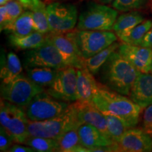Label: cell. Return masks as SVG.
Instances as JSON below:
<instances>
[{"mask_svg": "<svg viewBox=\"0 0 152 152\" xmlns=\"http://www.w3.org/2000/svg\"><path fill=\"white\" fill-rule=\"evenodd\" d=\"M107 122V129L110 137L117 143L128 129L132 128L124 121L111 115H104Z\"/></svg>", "mask_w": 152, "mask_h": 152, "instance_id": "obj_29", "label": "cell"}, {"mask_svg": "<svg viewBox=\"0 0 152 152\" xmlns=\"http://www.w3.org/2000/svg\"><path fill=\"white\" fill-rule=\"evenodd\" d=\"M119 151L149 152L152 151V136L143 129H128L117 142Z\"/></svg>", "mask_w": 152, "mask_h": 152, "instance_id": "obj_15", "label": "cell"}, {"mask_svg": "<svg viewBox=\"0 0 152 152\" xmlns=\"http://www.w3.org/2000/svg\"><path fill=\"white\" fill-rule=\"evenodd\" d=\"M22 65L20 59L14 52H9L7 57L1 53L0 77L1 82L9 81L22 73Z\"/></svg>", "mask_w": 152, "mask_h": 152, "instance_id": "obj_22", "label": "cell"}, {"mask_svg": "<svg viewBox=\"0 0 152 152\" xmlns=\"http://www.w3.org/2000/svg\"><path fill=\"white\" fill-rule=\"evenodd\" d=\"M24 144L33 148V149L35 150V151H58V144L56 139L30 136Z\"/></svg>", "mask_w": 152, "mask_h": 152, "instance_id": "obj_28", "label": "cell"}, {"mask_svg": "<svg viewBox=\"0 0 152 152\" xmlns=\"http://www.w3.org/2000/svg\"><path fill=\"white\" fill-rule=\"evenodd\" d=\"M0 123L11 134L16 143L24 144L30 137L29 119L23 107L3 99L0 103Z\"/></svg>", "mask_w": 152, "mask_h": 152, "instance_id": "obj_5", "label": "cell"}, {"mask_svg": "<svg viewBox=\"0 0 152 152\" xmlns=\"http://www.w3.org/2000/svg\"><path fill=\"white\" fill-rule=\"evenodd\" d=\"M28 10L32 12L35 31L43 34L49 33L50 29L45 1L42 0H34Z\"/></svg>", "mask_w": 152, "mask_h": 152, "instance_id": "obj_24", "label": "cell"}, {"mask_svg": "<svg viewBox=\"0 0 152 152\" xmlns=\"http://www.w3.org/2000/svg\"><path fill=\"white\" fill-rule=\"evenodd\" d=\"M9 43L13 47L21 50H30L37 48L46 42V34L34 31L25 36H16L10 34L8 36Z\"/></svg>", "mask_w": 152, "mask_h": 152, "instance_id": "obj_20", "label": "cell"}, {"mask_svg": "<svg viewBox=\"0 0 152 152\" xmlns=\"http://www.w3.org/2000/svg\"><path fill=\"white\" fill-rule=\"evenodd\" d=\"M66 1V0H51V3L55 2V1Z\"/></svg>", "mask_w": 152, "mask_h": 152, "instance_id": "obj_39", "label": "cell"}, {"mask_svg": "<svg viewBox=\"0 0 152 152\" xmlns=\"http://www.w3.org/2000/svg\"><path fill=\"white\" fill-rule=\"evenodd\" d=\"M9 1H10V0H0V4L4 5Z\"/></svg>", "mask_w": 152, "mask_h": 152, "instance_id": "obj_38", "label": "cell"}, {"mask_svg": "<svg viewBox=\"0 0 152 152\" xmlns=\"http://www.w3.org/2000/svg\"><path fill=\"white\" fill-rule=\"evenodd\" d=\"M84 59L90 58L116 42L118 36L108 30H71L66 33Z\"/></svg>", "mask_w": 152, "mask_h": 152, "instance_id": "obj_4", "label": "cell"}, {"mask_svg": "<svg viewBox=\"0 0 152 152\" xmlns=\"http://www.w3.org/2000/svg\"><path fill=\"white\" fill-rule=\"evenodd\" d=\"M140 72L118 52L111 55L100 71L98 77L106 88L123 95H129Z\"/></svg>", "mask_w": 152, "mask_h": 152, "instance_id": "obj_1", "label": "cell"}, {"mask_svg": "<svg viewBox=\"0 0 152 152\" xmlns=\"http://www.w3.org/2000/svg\"><path fill=\"white\" fill-rule=\"evenodd\" d=\"M4 31L16 36L28 35L35 31L31 11H23L16 20L5 28Z\"/></svg>", "mask_w": 152, "mask_h": 152, "instance_id": "obj_25", "label": "cell"}, {"mask_svg": "<svg viewBox=\"0 0 152 152\" xmlns=\"http://www.w3.org/2000/svg\"><path fill=\"white\" fill-rule=\"evenodd\" d=\"M148 1L149 0H114L112 7L118 11L128 12L143 8Z\"/></svg>", "mask_w": 152, "mask_h": 152, "instance_id": "obj_30", "label": "cell"}, {"mask_svg": "<svg viewBox=\"0 0 152 152\" xmlns=\"http://www.w3.org/2000/svg\"><path fill=\"white\" fill-rule=\"evenodd\" d=\"M80 125L73 104H71L65 111L57 116L45 121H29L28 132L30 136L57 139L63 133Z\"/></svg>", "mask_w": 152, "mask_h": 152, "instance_id": "obj_3", "label": "cell"}, {"mask_svg": "<svg viewBox=\"0 0 152 152\" xmlns=\"http://www.w3.org/2000/svg\"><path fill=\"white\" fill-rule=\"evenodd\" d=\"M78 127H73L56 139L60 152H87L89 150L80 142Z\"/></svg>", "mask_w": 152, "mask_h": 152, "instance_id": "obj_21", "label": "cell"}, {"mask_svg": "<svg viewBox=\"0 0 152 152\" xmlns=\"http://www.w3.org/2000/svg\"><path fill=\"white\" fill-rule=\"evenodd\" d=\"M142 129L152 136V104L146 108L142 118Z\"/></svg>", "mask_w": 152, "mask_h": 152, "instance_id": "obj_33", "label": "cell"}, {"mask_svg": "<svg viewBox=\"0 0 152 152\" xmlns=\"http://www.w3.org/2000/svg\"><path fill=\"white\" fill-rule=\"evenodd\" d=\"M68 106V102L57 99L45 90L32 99L25 111L29 121H40L60 115Z\"/></svg>", "mask_w": 152, "mask_h": 152, "instance_id": "obj_8", "label": "cell"}, {"mask_svg": "<svg viewBox=\"0 0 152 152\" xmlns=\"http://www.w3.org/2000/svg\"><path fill=\"white\" fill-rule=\"evenodd\" d=\"M49 29L52 33L71 31L77 22V11L73 4L55 1L47 7Z\"/></svg>", "mask_w": 152, "mask_h": 152, "instance_id": "obj_9", "label": "cell"}, {"mask_svg": "<svg viewBox=\"0 0 152 152\" xmlns=\"http://www.w3.org/2000/svg\"><path fill=\"white\" fill-rule=\"evenodd\" d=\"M47 39L56 47L67 66L77 69L85 68V59L81 56L74 42L66 33L49 32L46 34Z\"/></svg>", "mask_w": 152, "mask_h": 152, "instance_id": "obj_12", "label": "cell"}, {"mask_svg": "<svg viewBox=\"0 0 152 152\" xmlns=\"http://www.w3.org/2000/svg\"><path fill=\"white\" fill-rule=\"evenodd\" d=\"M144 20V16L142 13L137 11H128V13L121 14L117 18L113 25V30L118 37L121 38Z\"/></svg>", "mask_w": 152, "mask_h": 152, "instance_id": "obj_19", "label": "cell"}, {"mask_svg": "<svg viewBox=\"0 0 152 152\" xmlns=\"http://www.w3.org/2000/svg\"><path fill=\"white\" fill-rule=\"evenodd\" d=\"M4 5L6 6L8 14L9 20L8 26H9L23 14L24 8L18 0H10Z\"/></svg>", "mask_w": 152, "mask_h": 152, "instance_id": "obj_31", "label": "cell"}, {"mask_svg": "<svg viewBox=\"0 0 152 152\" xmlns=\"http://www.w3.org/2000/svg\"><path fill=\"white\" fill-rule=\"evenodd\" d=\"M14 139L9 133L1 125L0 128V151H8L11 147Z\"/></svg>", "mask_w": 152, "mask_h": 152, "instance_id": "obj_32", "label": "cell"}, {"mask_svg": "<svg viewBox=\"0 0 152 152\" xmlns=\"http://www.w3.org/2000/svg\"><path fill=\"white\" fill-rule=\"evenodd\" d=\"M77 68L73 66L61 68L52 84L45 92L58 100L67 102L77 101Z\"/></svg>", "mask_w": 152, "mask_h": 152, "instance_id": "obj_11", "label": "cell"}, {"mask_svg": "<svg viewBox=\"0 0 152 152\" xmlns=\"http://www.w3.org/2000/svg\"><path fill=\"white\" fill-rule=\"evenodd\" d=\"M23 62L25 68L49 67L61 69L67 67L58 49L47 39L42 46L26 51L23 54Z\"/></svg>", "mask_w": 152, "mask_h": 152, "instance_id": "obj_10", "label": "cell"}, {"mask_svg": "<svg viewBox=\"0 0 152 152\" xmlns=\"http://www.w3.org/2000/svg\"><path fill=\"white\" fill-rule=\"evenodd\" d=\"M80 142L87 148L89 151L93 149L102 147H108L115 144L111 139L106 137L101 131L90 124L83 123L78 127Z\"/></svg>", "mask_w": 152, "mask_h": 152, "instance_id": "obj_17", "label": "cell"}, {"mask_svg": "<svg viewBox=\"0 0 152 152\" xmlns=\"http://www.w3.org/2000/svg\"><path fill=\"white\" fill-rule=\"evenodd\" d=\"M117 16L116 9L93 3L80 15L77 28L83 30L111 31Z\"/></svg>", "mask_w": 152, "mask_h": 152, "instance_id": "obj_7", "label": "cell"}, {"mask_svg": "<svg viewBox=\"0 0 152 152\" xmlns=\"http://www.w3.org/2000/svg\"><path fill=\"white\" fill-rule=\"evenodd\" d=\"M29 78L45 90L50 86L56 78L58 69L49 67H32L26 68Z\"/></svg>", "mask_w": 152, "mask_h": 152, "instance_id": "obj_23", "label": "cell"}, {"mask_svg": "<svg viewBox=\"0 0 152 152\" xmlns=\"http://www.w3.org/2000/svg\"><path fill=\"white\" fill-rule=\"evenodd\" d=\"M80 124L87 123L99 129L106 137L111 139L107 129V122L105 115L94 105L92 101H75L73 104Z\"/></svg>", "mask_w": 152, "mask_h": 152, "instance_id": "obj_13", "label": "cell"}, {"mask_svg": "<svg viewBox=\"0 0 152 152\" xmlns=\"http://www.w3.org/2000/svg\"><path fill=\"white\" fill-rule=\"evenodd\" d=\"M9 24V20L6 6L1 5V7H0V29H1V31L4 30Z\"/></svg>", "mask_w": 152, "mask_h": 152, "instance_id": "obj_34", "label": "cell"}, {"mask_svg": "<svg viewBox=\"0 0 152 152\" xmlns=\"http://www.w3.org/2000/svg\"><path fill=\"white\" fill-rule=\"evenodd\" d=\"M43 1H45V3H47V4H50L51 3V0H42Z\"/></svg>", "mask_w": 152, "mask_h": 152, "instance_id": "obj_40", "label": "cell"}, {"mask_svg": "<svg viewBox=\"0 0 152 152\" xmlns=\"http://www.w3.org/2000/svg\"><path fill=\"white\" fill-rule=\"evenodd\" d=\"M77 99L92 101L99 88V84L94 75L86 67L77 69Z\"/></svg>", "mask_w": 152, "mask_h": 152, "instance_id": "obj_18", "label": "cell"}, {"mask_svg": "<svg viewBox=\"0 0 152 152\" xmlns=\"http://www.w3.org/2000/svg\"><path fill=\"white\" fill-rule=\"evenodd\" d=\"M9 152H34L35 149L29 146H22L20 144H14L9 148Z\"/></svg>", "mask_w": 152, "mask_h": 152, "instance_id": "obj_35", "label": "cell"}, {"mask_svg": "<svg viewBox=\"0 0 152 152\" xmlns=\"http://www.w3.org/2000/svg\"><path fill=\"white\" fill-rule=\"evenodd\" d=\"M119 46V44L115 42L111 44L110 46L101 51L98 54L94 55L90 58L85 59V66L93 75H97L104 64L107 61L111 55L118 49Z\"/></svg>", "mask_w": 152, "mask_h": 152, "instance_id": "obj_26", "label": "cell"}, {"mask_svg": "<svg viewBox=\"0 0 152 152\" xmlns=\"http://www.w3.org/2000/svg\"><path fill=\"white\" fill-rule=\"evenodd\" d=\"M92 102L104 115L118 118L130 128H134L139 123L142 109L141 106L125 95L109 90L101 83Z\"/></svg>", "mask_w": 152, "mask_h": 152, "instance_id": "obj_2", "label": "cell"}, {"mask_svg": "<svg viewBox=\"0 0 152 152\" xmlns=\"http://www.w3.org/2000/svg\"><path fill=\"white\" fill-rule=\"evenodd\" d=\"M130 98L142 109L152 104V73H140L131 89Z\"/></svg>", "mask_w": 152, "mask_h": 152, "instance_id": "obj_16", "label": "cell"}, {"mask_svg": "<svg viewBox=\"0 0 152 152\" xmlns=\"http://www.w3.org/2000/svg\"><path fill=\"white\" fill-rule=\"evenodd\" d=\"M140 46L152 49V27L144 37L141 44H140Z\"/></svg>", "mask_w": 152, "mask_h": 152, "instance_id": "obj_36", "label": "cell"}, {"mask_svg": "<svg viewBox=\"0 0 152 152\" xmlns=\"http://www.w3.org/2000/svg\"><path fill=\"white\" fill-rule=\"evenodd\" d=\"M118 52L130 62L133 67L142 73H150L152 64V49L140 45L123 43Z\"/></svg>", "mask_w": 152, "mask_h": 152, "instance_id": "obj_14", "label": "cell"}, {"mask_svg": "<svg viewBox=\"0 0 152 152\" xmlns=\"http://www.w3.org/2000/svg\"><path fill=\"white\" fill-rule=\"evenodd\" d=\"M114 0H99L101 3L104 4H111L113 3Z\"/></svg>", "mask_w": 152, "mask_h": 152, "instance_id": "obj_37", "label": "cell"}, {"mask_svg": "<svg viewBox=\"0 0 152 152\" xmlns=\"http://www.w3.org/2000/svg\"><path fill=\"white\" fill-rule=\"evenodd\" d=\"M150 73H152V64H151V71H150Z\"/></svg>", "mask_w": 152, "mask_h": 152, "instance_id": "obj_41", "label": "cell"}, {"mask_svg": "<svg viewBox=\"0 0 152 152\" xmlns=\"http://www.w3.org/2000/svg\"><path fill=\"white\" fill-rule=\"evenodd\" d=\"M1 97L16 105L26 107L34 96L45 90L22 73L9 81L1 82Z\"/></svg>", "mask_w": 152, "mask_h": 152, "instance_id": "obj_6", "label": "cell"}, {"mask_svg": "<svg viewBox=\"0 0 152 152\" xmlns=\"http://www.w3.org/2000/svg\"><path fill=\"white\" fill-rule=\"evenodd\" d=\"M152 27V20H146L140 23L127 33L126 35L120 38L124 43L132 45H140L142 39L147 32Z\"/></svg>", "mask_w": 152, "mask_h": 152, "instance_id": "obj_27", "label": "cell"}]
</instances>
